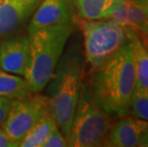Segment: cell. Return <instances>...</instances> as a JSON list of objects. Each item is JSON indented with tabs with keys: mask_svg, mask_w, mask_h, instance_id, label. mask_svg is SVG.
<instances>
[{
	"mask_svg": "<svg viewBox=\"0 0 148 147\" xmlns=\"http://www.w3.org/2000/svg\"><path fill=\"white\" fill-rule=\"evenodd\" d=\"M109 18L119 23L125 31L138 34L148 20V11L138 0L116 3Z\"/></svg>",
	"mask_w": 148,
	"mask_h": 147,
	"instance_id": "obj_11",
	"label": "cell"
},
{
	"mask_svg": "<svg viewBox=\"0 0 148 147\" xmlns=\"http://www.w3.org/2000/svg\"><path fill=\"white\" fill-rule=\"evenodd\" d=\"M74 29V23H70L42 28L28 34L31 55L24 77L33 93L41 92L49 82Z\"/></svg>",
	"mask_w": 148,
	"mask_h": 147,
	"instance_id": "obj_3",
	"label": "cell"
},
{
	"mask_svg": "<svg viewBox=\"0 0 148 147\" xmlns=\"http://www.w3.org/2000/svg\"><path fill=\"white\" fill-rule=\"evenodd\" d=\"M112 124L111 117L96 102L89 82L82 80L70 133L66 139L68 146H104Z\"/></svg>",
	"mask_w": 148,
	"mask_h": 147,
	"instance_id": "obj_4",
	"label": "cell"
},
{
	"mask_svg": "<svg viewBox=\"0 0 148 147\" xmlns=\"http://www.w3.org/2000/svg\"><path fill=\"white\" fill-rule=\"evenodd\" d=\"M129 1H132V0H114L115 3H125Z\"/></svg>",
	"mask_w": 148,
	"mask_h": 147,
	"instance_id": "obj_23",
	"label": "cell"
},
{
	"mask_svg": "<svg viewBox=\"0 0 148 147\" xmlns=\"http://www.w3.org/2000/svg\"><path fill=\"white\" fill-rule=\"evenodd\" d=\"M80 19L97 20L109 18L116 3L114 0H72Z\"/></svg>",
	"mask_w": 148,
	"mask_h": 147,
	"instance_id": "obj_13",
	"label": "cell"
},
{
	"mask_svg": "<svg viewBox=\"0 0 148 147\" xmlns=\"http://www.w3.org/2000/svg\"><path fill=\"white\" fill-rule=\"evenodd\" d=\"M138 34V37H140V41L143 42V44L145 46L146 49H148V20L146 24L144 25L143 29Z\"/></svg>",
	"mask_w": 148,
	"mask_h": 147,
	"instance_id": "obj_20",
	"label": "cell"
},
{
	"mask_svg": "<svg viewBox=\"0 0 148 147\" xmlns=\"http://www.w3.org/2000/svg\"><path fill=\"white\" fill-rule=\"evenodd\" d=\"M58 126L55 118L47 111L28 131L19 142L20 147H42V144L50 132Z\"/></svg>",
	"mask_w": 148,
	"mask_h": 147,
	"instance_id": "obj_14",
	"label": "cell"
},
{
	"mask_svg": "<svg viewBox=\"0 0 148 147\" xmlns=\"http://www.w3.org/2000/svg\"><path fill=\"white\" fill-rule=\"evenodd\" d=\"M29 36H9L0 43V68L16 76H26L30 64Z\"/></svg>",
	"mask_w": 148,
	"mask_h": 147,
	"instance_id": "obj_8",
	"label": "cell"
},
{
	"mask_svg": "<svg viewBox=\"0 0 148 147\" xmlns=\"http://www.w3.org/2000/svg\"><path fill=\"white\" fill-rule=\"evenodd\" d=\"M72 0H42L31 17L28 33L42 28L74 23Z\"/></svg>",
	"mask_w": 148,
	"mask_h": 147,
	"instance_id": "obj_9",
	"label": "cell"
},
{
	"mask_svg": "<svg viewBox=\"0 0 148 147\" xmlns=\"http://www.w3.org/2000/svg\"><path fill=\"white\" fill-rule=\"evenodd\" d=\"M138 146L148 147V128H147V130L145 131V133H144V135L143 137V139H141L140 142V145H138Z\"/></svg>",
	"mask_w": 148,
	"mask_h": 147,
	"instance_id": "obj_21",
	"label": "cell"
},
{
	"mask_svg": "<svg viewBox=\"0 0 148 147\" xmlns=\"http://www.w3.org/2000/svg\"><path fill=\"white\" fill-rule=\"evenodd\" d=\"M19 142L12 139L5 132L2 127H0V147H18Z\"/></svg>",
	"mask_w": 148,
	"mask_h": 147,
	"instance_id": "obj_19",
	"label": "cell"
},
{
	"mask_svg": "<svg viewBox=\"0 0 148 147\" xmlns=\"http://www.w3.org/2000/svg\"><path fill=\"white\" fill-rule=\"evenodd\" d=\"M77 24L83 36L84 57L91 71L101 66L127 40L125 30L111 18H79Z\"/></svg>",
	"mask_w": 148,
	"mask_h": 147,
	"instance_id": "obj_5",
	"label": "cell"
},
{
	"mask_svg": "<svg viewBox=\"0 0 148 147\" xmlns=\"http://www.w3.org/2000/svg\"><path fill=\"white\" fill-rule=\"evenodd\" d=\"M42 0H0V38L12 36L33 16Z\"/></svg>",
	"mask_w": 148,
	"mask_h": 147,
	"instance_id": "obj_7",
	"label": "cell"
},
{
	"mask_svg": "<svg viewBox=\"0 0 148 147\" xmlns=\"http://www.w3.org/2000/svg\"><path fill=\"white\" fill-rule=\"evenodd\" d=\"M130 113L134 117L148 121V93L138 90L136 86L131 98Z\"/></svg>",
	"mask_w": 148,
	"mask_h": 147,
	"instance_id": "obj_16",
	"label": "cell"
},
{
	"mask_svg": "<svg viewBox=\"0 0 148 147\" xmlns=\"http://www.w3.org/2000/svg\"><path fill=\"white\" fill-rule=\"evenodd\" d=\"M14 98H7V96H0V127L7 118L10 110L14 104Z\"/></svg>",
	"mask_w": 148,
	"mask_h": 147,
	"instance_id": "obj_18",
	"label": "cell"
},
{
	"mask_svg": "<svg viewBox=\"0 0 148 147\" xmlns=\"http://www.w3.org/2000/svg\"><path fill=\"white\" fill-rule=\"evenodd\" d=\"M68 146L67 139L58 126L50 132L48 137L44 140L42 147H65Z\"/></svg>",
	"mask_w": 148,
	"mask_h": 147,
	"instance_id": "obj_17",
	"label": "cell"
},
{
	"mask_svg": "<svg viewBox=\"0 0 148 147\" xmlns=\"http://www.w3.org/2000/svg\"><path fill=\"white\" fill-rule=\"evenodd\" d=\"M112 124L104 146L134 147L138 146L148 128V121L125 115Z\"/></svg>",
	"mask_w": 148,
	"mask_h": 147,
	"instance_id": "obj_10",
	"label": "cell"
},
{
	"mask_svg": "<svg viewBox=\"0 0 148 147\" xmlns=\"http://www.w3.org/2000/svg\"><path fill=\"white\" fill-rule=\"evenodd\" d=\"M138 1L148 11V0H138Z\"/></svg>",
	"mask_w": 148,
	"mask_h": 147,
	"instance_id": "obj_22",
	"label": "cell"
},
{
	"mask_svg": "<svg viewBox=\"0 0 148 147\" xmlns=\"http://www.w3.org/2000/svg\"><path fill=\"white\" fill-rule=\"evenodd\" d=\"M33 94L25 77L10 74L0 68V96L21 98Z\"/></svg>",
	"mask_w": 148,
	"mask_h": 147,
	"instance_id": "obj_15",
	"label": "cell"
},
{
	"mask_svg": "<svg viewBox=\"0 0 148 147\" xmlns=\"http://www.w3.org/2000/svg\"><path fill=\"white\" fill-rule=\"evenodd\" d=\"M133 42V55L136 76V88L148 93V49L143 44L138 33L125 31Z\"/></svg>",
	"mask_w": 148,
	"mask_h": 147,
	"instance_id": "obj_12",
	"label": "cell"
},
{
	"mask_svg": "<svg viewBox=\"0 0 148 147\" xmlns=\"http://www.w3.org/2000/svg\"><path fill=\"white\" fill-rule=\"evenodd\" d=\"M47 111L48 101L46 96L39 92L21 98H14L2 128L12 139L20 142L28 131Z\"/></svg>",
	"mask_w": 148,
	"mask_h": 147,
	"instance_id": "obj_6",
	"label": "cell"
},
{
	"mask_svg": "<svg viewBox=\"0 0 148 147\" xmlns=\"http://www.w3.org/2000/svg\"><path fill=\"white\" fill-rule=\"evenodd\" d=\"M84 63L80 47L74 44L61 55L55 72L47 83L48 111L67 139L73 122L83 80Z\"/></svg>",
	"mask_w": 148,
	"mask_h": 147,
	"instance_id": "obj_2",
	"label": "cell"
},
{
	"mask_svg": "<svg viewBox=\"0 0 148 147\" xmlns=\"http://www.w3.org/2000/svg\"><path fill=\"white\" fill-rule=\"evenodd\" d=\"M97 105L111 118L130 113L131 98L136 86L133 42L124 44L96 70L89 82Z\"/></svg>",
	"mask_w": 148,
	"mask_h": 147,
	"instance_id": "obj_1",
	"label": "cell"
}]
</instances>
